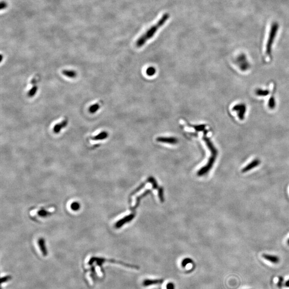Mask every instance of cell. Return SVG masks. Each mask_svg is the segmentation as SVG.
I'll list each match as a JSON object with an SVG mask.
<instances>
[{
  "label": "cell",
  "mask_w": 289,
  "mask_h": 289,
  "mask_svg": "<svg viewBox=\"0 0 289 289\" xmlns=\"http://www.w3.org/2000/svg\"><path fill=\"white\" fill-rule=\"evenodd\" d=\"M169 17L170 16L168 13L163 14L155 24L149 27L144 33H142V35L138 38V40H137L135 42V46L138 48H140L144 46L148 40L154 37L158 30L165 24L169 18Z\"/></svg>",
  "instance_id": "6da1fadb"
},
{
  "label": "cell",
  "mask_w": 289,
  "mask_h": 289,
  "mask_svg": "<svg viewBox=\"0 0 289 289\" xmlns=\"http://www.w3.org/2000/svg\"><path fill=\"white\" fill-rule=\"evenodd\" d=\"M203 139L204 140L205 143L206 144L207 147L211 153V156L209 159L206 165L199 170V171L198 172V175L199 176H202L203 175L206 174L211 169V168L213 166L214 163H215L216 158L218 154V150L214 146L213 144L212 143L211 140L208 138H207L205 133H204V135L203 136Z\"/></svg>",
  "instance_id": "7a4b0ae2"
},
{
  "label": "cell",
  "mask_w": 289,
  "mask_h": 289,
  "mask_svg": "<svg viewBox=\"0 0 289 289\" xmlns=\"http://www.w3.org/2000/svg\"><path fill=\"white\" fill-rule=\"evenodd\" d=\"M278 28H279V25L276 22L273 23L271 26V31L269 35L268 40L266 45V54L269 56H271V47H272L273 42L275 39Z\"/></svg>",
  "instance_id": "3957f363"
},
{
  "label": "cell",
  "mask_w": 289,
  "mask_h": 289,
  "mask_svg": "<svg viewBox=\"0 0 289 289\" xmlns=\"http://www.w3.org/2000/svg\"><path fill=\"white\" fill-rule=\"evenodd\" d=\"M96 259L98 260V262L99 263V266H101V265H102L103 263H105V262H110L114 263V264H121L123 265V266L126 267L130 268L135 269H140V267L138 266L130 264L124 263V262H123L116 261V260H107L105 259H102V258H99V259H98V258H96Z\"/></svg>",
  "instance_id": "277c9868"
},
{
  "label": "cell",
  "mask_w": 289,
  "mask_h": 289,
  "mask_svg": "<svg viewBox=\"0 0 289 289\" xmlns=\"http://www.w3.org/2000/svg\"><path fill=\"white\" fill-rule=\"evenodd\" d=\"M156 141L158 142H162L169 144H176L178 142L177 138L174 137H159L156 138Z\"/></svg>",
  "instance_id": "5b68a950"
},
{
  "label": "cell",
  "mask_w": 289,
  "mask_h": 289,
  "mask_svg": "<svg viewBox=\"0 0 289 289\" xmlns=\"http://www.w3.org/2000/svg\"><path fill=\"white\" fill-rule=\"evenodd\" d=\"M68 119L65 118L62 120L61 122L55 124L53 128L54 132L56 134L60 133V132H61L63 128H65L68 125Z\"/></svg>",
  "instance_id": "8992f818"
},
{
  "label": "cell",
  "mask_w": 289,
  "mask_h": 289,
  "mask_svg": "<svg viewBox=\"0 0 289 289\" xmlns=\"http://www.w3.org/2000/svg\"><path fill=\"white\" fill-rule=\"evenodd\" d=\"M135 214L131 213L129 215L126 216L124 218H122V220L118 221L117 223L115 225V227L116 228H119L121 227L123 225L125 224L126 223L129 222L131 221L135 217Z\"/></svg>",
  "instance_id": "52a82bcc"
},
{
  "label": "cell",
  "mask_w": 289,
  "mask_h": 289,
  "mask_svg": "<svg viewBox=\"0 0 289 289\" xmlns=\"http://www.w3.org/2000/svg\"><path fill=\"white\" fill-rule=\"evenodd\" d=\"M164 280L162 278L160 279H155V280H151V279H146L144 280L142 282V285L144 287H149L153 285L161 284L163 283Z\"/></svg>",
  "instance_id": "ba28073f"
},
{
  "label": "cell",
  "mask_w": 289,
  "mask_h": 289,
  "mask_svg": "<svg viewBox=\"0 0 289 289\" xmlns=\"http://www.w3.org/2000/svg\"><path fill=\"white\" fill-rule=\"evenodd\" d=\"M260 164V161L258 159H255L250 164L246 165L245 167L243 169L241 170V172L243 173L248 172V171L252 170L254 169L256 167H257L258 165Z\"/></svg>",
  "instance_id": "9c48e42d"
},
{
  "label": "cell",
  "mask_w": 289,
  "mask_h": 289,
  "mask_svg": "<svg viewBox=\"0 0 289 289\" xmlns=\"http://www.w3.org/2000/svg\"><path fill=\"white\" fill-rule=\"evenodd\" d=\"M262 257H264V259L268 261L271 262V263L274 264H277L279 263L280 261V259L279 257L276 256V255H274L267 254H263Z\"/></svg>",
  "instance_id": "30bf717a"
},
{
  "label": "cell",
  "mask_w": 289,
  "mask_h": 289,
  "mask_svg": "<svg viewBox=\"0 0 289 289\" xmlns=\"http://www.w3.org/2000/svg\"><path fill=\"white\" fill-rule=\"evenodd\" d=\"M150 192H151V190L146 191H145L144 193H143L141 195H139V197L137 198V199H136V204H135V206L133 207H132V208H130L131 211H132V214H135V209L137 208V207L139 206V204H140V200H141V199H142L145 196H146V195H148V194H149V193Z\"/></svg>",
  "instance_id": "8fae6325"
},
{
  "label": "cell",
  "mask_w": 289,
  "mask_h": 289,
  "mask_svg": "<svg viewBox=\"0 0 289 289\" xmlns=\"http://www.w3.org/2000/svg\"><path fill=\"white\" fill-rule=\"evenodd\" d=\"M109 133L106 131H102L101 132L97 134L96 135L92 136L91 138L93 140H102L108 138Z\"/></svg>",
  "instance_id": "7c38bea8"
},
{
  "label": "cell",
  "mask_w": 289,
  "mask_h": 289,
  "mask_svg": "<svg viewBox=\"0 0 289 289\" xmlns=\"http://www.w3.org/2000/svg\"><path fill=\"white\" fill-rule=\"evenodd\" d=\"M245 106H244V105H237V106H234L233 108V110H239L240 111L238 115L239 118H241V119H243L244 118V115H245Z\"/></svg>",
  "instance_id": "4fadbf2b"
},
{
  "label": "cell",
  "mask_w": 289,
  "mask_h": 289,
  "mask_svg": "<svg viewBox=\"0 0 289 289\" xmlns=\"http://www.w3.org/2000/svg\"><path fill=\"white\" fill-rule=\"evenodd\" d=\"M62 74L68 78H75L77 76V73L75 71L72 70H64L62 71Z\"/></svg>",
  "instance_id": "5bb4252c"
},
{
  "label": "cell",
  "mask_w": 289,
  "mask_h": 289,
  "mask_svg": "<svg viewBox=\"0 0 289 289\" xmlns=\"http://www.w3.org/2000/svg\"><path fill=\"white\" fill-rule=\"evenodd\" d=\"M38 243H39V247L40 248V250L42 251V254L44 255V256H46L47 255V252L46 250V246H45V244L44 239H39Z\"/></svg>",
  "instance_id": "9a60e30c"
},
{
  "label": "cell",
  "mask_w": 289,
  "mask_h": 289,
  "mask_svg": "<svg viewBox=\"0 0 289 289\" xmlns=\"http://www.w3.org/2000/svg\"><path fill=\"white\" fill-rule=\"evenodd\" d=\"M38 90V87L37 84L33 85V86L31 87V88L29 90V91L28 92V96L29 97H33V96H35V95L37 93Z\"/></svg>",
  "instance_id": "2e32d148"
},
{
  "label": "cell",
  "mask_w": 289,
  "mask_h": 289,
  "mask_svg": "<svg viewBox=\"0 0 289 289\" xmlns=\"http://www.w3.org/2000/svg\"><path fill=\"white\" fill-rule=\"evenodd\" d=\"M100 108V105L99 102H97V103L92 105V106H90V108H89V111L91 114H94V113L97 112V111L99 110Z\"/></svg>",
  "instance_id": "e0dca14e"
},
{
  "label": "cell",
  "mask_w": 289,
  "mask_h": 289,
  "mask_svg": "<svg viewBox=\"0 0 289 289\" xmlns=\"http://www.w3.org/2000/svg\"><path fill=\"white\" fill-rule=\"evenodd\" d=\"M146 73L147 76L151 77L154 76L156 73V69L153 67H149L147 68L146 71Z\"/></svg>",
  "instance_id": "ac0fdd59"
},
{
  "label": "cell",
  "mask_w": 289,
  "mask_h": 289,
  "mask_svg": "<svg viewBox=\"0 0 289 289\" xmlns=\"http://www.w3.org/2000/svg\"><path fill=\"white\" fill-rule=\"evenodd\" d=\"M192 260L189 259V258H186V259H185L183 260V261L181 262V266L183 267H185L188 264L192 263Z\"/></svg>",
  "instance_id": "d6986e66"
},
{
  "label": "cell",
  "mask_w": 289,
  "mask_h": 289,
  "mask_svg": "<svg viewBox=\"0 0 289 289\" xmlns=\"http://www.w3.org/2000/svg\"><path fill=\"white\" fill-rule=\"evenodd\" d=\"M283 283H284V278L282 276H279L278 277V281L277 282V286L279 288L281 289L283 285Z\"/></svg>",
  "instance_id": "ffe728a7"
},
{
  "label": "cell",
  "mask_w": 289,
  "mask_h": 289,
  "mask_svg": "<svg viewBox=\"0 0 289 289\" xmlns=\"http://www.w3.org/2000/svg\"><path fill=\"white\" fill-rule=\"evenodd\" d=\"M269 92L268 91L259 90L257 91V94L260 96H266L268 94Z\"/></svg>",
  "instance_id": "44dd1931"
},
{
  "label": "cell",
  "mask_w": 289,
  "mask_h": 289,
  "mask_svg": "<svg viewBox=\"0 0 289 289\" xmlns=\"http://www.w3.org/2000/svg\"><path fill=\"white\" fill-rule=\"evenodd\" d=\"M275 105V99H274L273 98H271L269 100V108H271V109H273V108H274Z\"/></svg>",
  "instance_id": "7402d4cb"
},
{
  "label": "cell",
  "mask_w": 289,
  "mask_h": 289,
  "mask_svg": "<svg viewBox=\"0 0 289 289\" xmlns=\"http://www.w3.org/2000/svg\"><path fill=\"white\" fill-rule=\"evenodd\" d=\"M71 207L72 209H73L74 211H77L78 209L79 208L80 206H79V204H78V203L75 202L71 204Z\"/></svg>",
  "instance_id": "603a6c76"
},
{
  "label": "cell",
  "mask_w": 289,
  "mask_h": 289,
  "mask_svg": "<svg viewBox=\"0 0 289 289\" xmlns=\"http://www.w3.org/2000/svg\"><path fill=\"white\" fill-rule=\"evenodd\" d=\"M12 279V277L10 276H5L4 277H2L1 278V283H5L9 281V280Z\"/></svg>",
  "instance_id": "cb8c5ba5"
},
{
  "label": "cell",
  "mask_w": 289,
  "mask_h": 289,
  "mask_svg": "<svg viewBox=\"0 0 289 289\" xmlns=\"http://www.w3.org/2000/svg\"><path fill=\"white\" fill-rule=\"evenodd\" d=\"M166 289H175L174 285L172 282H169L166 285Z\"/></svg>",
  "instance_id": "d4e9b609"
},
{
  "label": "cell",
  "mask_w": 289,
  "mask_h": 289,
  "mask_svg": "<svg viewBox=\"0 0 289 289\" xmlns=\"http://www.w3.org/2000/svg\"><path fill=\"white\" fill-rule=\"evenodd\" d=\"M7 7V4L5 2H2L1 5V9H3Z\"/></svg>",
  "instance_id": "484cf974"
},
{
  "label": "cell",
  "mask_w": 289,
  "mask_h": 289,
  "mask_svg": "<svg viewBox=\"0 0 289 289\" xmlns=\"http://www.w3.org/2000/svg\"><path fill=\"white\" fill-rule=\"evenodd\" d=\"M284 286L286 287H289V280H287L286 282L284 283Z\"/></svg>",
  "instance_id": "4316f807"
},
{
  "label": "cell",
  "mask_w": 289,
  "mask_h": 289,
  "mask_svg": "<svg viewBox=\"0 0 289 289\" xmlns=\"http://www.w3.org/2000/svg\"><path fill=\"white\" fill-rule=\"evenodd\" d=\"M287 244H288V245H289V239H288V241H287Z\"/></svg>",
  "instance_id": "83f0119b"
}]
</instances>
